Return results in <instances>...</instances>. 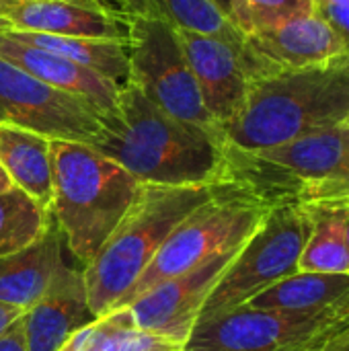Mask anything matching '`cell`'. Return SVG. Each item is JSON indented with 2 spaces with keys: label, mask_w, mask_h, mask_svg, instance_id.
<instances>
[{
  "label": "cell",
  "mask_w": 349,
  "mask_h": 351,
  "mask_svg": "<svg viewBox=\"0 0 349 351\" xmlns=\"http://www.w3.org/2000/svg\"><path fill=\"white\" fill-rule=\"evenodd\" d=\"M269 206L247 193L237 183L220 177L214 183V193L197 206L165 241L150 265L115 304L130 306L150 288L177 278L204 261L234 251L259 228Z\"/></svg>",
  "instance_id": "cell-5"
},
{
  "label": "cell",
  "mask_w": 349,
  "mask_h": 351,
  "mask_svg": "<svg viewBox=\"0 0 349 351\" xmlns=\"http://www.w3.org/2000/svg\"><path fill=\"white\" fill-rule=\"evenodd\" d=\"M348 302H349V298H348Z\"/></svg>",
  "instance_id": "cell-38"
},
{
  "label": "cell",
  "mask_w": 349,
  "mask_h": 351,
  "mask_svg": "<svg viewBox=\"0 0 349 351\" xmlns=\"http://www.w3.org/2000/svg\"><path fill=\"white\" fill-rule=\"evenodd\" d=\"M348 121L349 56H344L251 78L245 103L222 136L237 150L257 152Z\"/></svg>",
  "instance_id": "cell-2"
},
{
  "label": "cell",
  "mask_w": 349,
  "mask_h": 351,
  "mask_svg": "<svg viewBox=\"0 0 349 351\" xmlns=\"http://www.w3.org/2000/svg\"><path fill=\"white\" fill-rule=\"evenodd\" d=\"M51 218L82 269L134 204L140 181L82 142L51 140Z\"/></svg>",
  "instance_id": "cell-3"
},
{
  "label": "cell",
  "mask_w": 349,
  "mask_h": 351,
  "mask_svg": "<svg viewBox=\"0 0 349 351\" xmlns=\"http://www.w3.org/2000/svg\"><path fill=\"white\" fill-rule=\"evenodd\" d=\"M0 123L88 146L101 134V113L86 99L53 88L4 58H0Z\"/></svg>",
  "instance_id": "cell-9"
},
{
  "label": "cell",
  "mask_w": 349,
  "mask_h": 351,
  "mask_svg": "<svg viewBox=\"0 0 349 351\" xmlns=\"http://www.w3.org/2000/svg\"><path fill=\"white\" fill-rule=\"evenodd\" d=\"M0 29H4V23H2V19H0Z\"/></svg>",
  "instance_id": "cell-36"
},
{
  "label": "cell",
  "mask_w": 349,
  "mask_h": 351,
  "mask_svg": "<svg viewBox=\"0 0 349 351\" xmlns=\"http://www.w3.org/2000/svg\"><path fill=\"white\" fill-rule=\"evenodd\" d=\"M53 224L51 212L41 208L23 189L0 191V257L37 243Z\"/></svg>",
  "instance_id": "cell-23"
},
{
  "label": "cell",
  "mask_w": 349,
  "mask_h": 351,
  "mask_svg": "<svg viewBox=\"0 0 349 351\" xmlns=\"http://www.w3.org/2000/svg\"><path fill=\"white\" fill-rule=\"evenodd\" d=\"M8 31H35L68 37L115 39L130 37V21L103 0H12L0 4Z\"/></svg>",
  "instance_id": "cell-13"
},
{
  "label": "cell",
  "mask_w": 349,
  "mask_h": 351,
  "mask_svg": "<svg viewBox=\"0 0 349 351\" xmlns=\"http://www.w3.org/2000/svg\"><path fill=\"white\" fill-rule=\"evenodd\" d=\"M128 37L130 82L165 113L222 134L208 113L177 29L160 19L132 16Z\"/></svg>",
  "instance_id": "cell-7"
},
{
  "label": "cell",
  "mask_w": 349,
  "mask_h": 351,
  "mask_svg": "<svg viewBox=\"0 0 349 351\" xmlns=\"http://www.w3.org/2000/svg\"><path fill=\"white\" fill-rule=\"evenodd\" d=\"M25 313L21 308H14V306H6V304H0V335L16 321L21 319Z\"/></svg>",
  "instance_id": "cell-31"
},
{
  "label": "cell",
  "mask_w": 349,
  "mask_h": 351,
  "mask_svg": "<svg viewBox=\"0 0 349 351\" xmlns=\"http://www.w3.org/2000/svg\"><path fill=\"white\" fill-rule=\"evenodd\" d=\"M4 2H12V0H0V4H4Z\"/></svg>",
  "instance_id": "cell-35"
},
{
  "label": "cell",
  "mask_w": 349,
  "mask_h": 351,
  "mask_svg": "<svg viewBox=\"0 0 349 351\" xmlns=\"http://www.w3.org/2000/svg\"><path fill=\"white\" fill-rule=\"evenodd\" d=\"M304 351H349V321L309 346Z\"/></svg>",
  "instance_id": "cell-28"
},
{
  "label": "cell",
  "mask_w": 349,
  "mask_h": 351,
  "mask_svg": "<svg viewBox=\"0 0 349 351\" xmlns=\"http://www.w3.org/2000/svg\"><path fill=\"white\" fill-rule=\"evenodd\" d=\"M331 202H339V204H349V195L341 197V199H331Z\"/></svg>",
  "instance_id": "cell-34"
},
{
  "label": "cell",
  "mask_w": 349,
  "mask_h": 351,
  "mask_svg": "<svg viewBox=\"0 0 349 351\" xmlns=\"http://www.w3.org/2000/svg\"><path fill=\"white\" fill-rule=\"evenodd\" d=\"M169 341L150 335L146 331H140L138 327H128L123 331H119L103 351H154L163 346H167ZM175 346V343H173Z\"/></svg>",
  "instance_id": "cell-27"
},
{
  "label": "cell",
  "mask_w": 349,
  "mask_h": 351,
  "mask_svg": "<svg viewBox=\"0 0 349 351\" xmlns=\"http://www.w3.org/2000/svg\"><path fill=\"white\" fill-rule=\"evenodd\" d=\"M177 35L202 101L222 132L241 111L249 88L243 45L183 29H177Z\"/></svg>",
  "instance_id": "cell-12"
},
{
  "label": "cell",
  "mask_w": 349,
  "mask_h": 351,
  "mask_svg": "<svg viewBox=\"0 0 349 351\" xmlns=\"http://www.w3.org/2000/svg\"><path fill=\"white\" fill-rule=\"evenodd\" d=\"M243 35L247 31V25H245V14H243V6H241V0H210Z\"/></svg>",
  "instance_id": "cell-30"
},
{
  "label": "cell",
  "mask_w": 349,
  "mask_h": 351,
  "mask_svg": "<svg viewBox=\"0 0 349 351\" xmlns=\"http://www.w3.org/2000/svg\"><path fill=\"white\" fill-rule=\"evenodd\" d=\"M239 249L216 255L202 265L171 278L138 296L128 306L136 327L183 348L200 319L206 298Z\"/></svg>",
  "instance_id": "cell-11"
},
{
  "label": "cell",
  "mask_w": 349,
  "mask_h": 351,
  "mask_svg": "<svg viewBox=\"0 0 349 351\" xmlns=\"http://www.w3.org/2000/svg\"><path fill=\"white\" fill-rule=\"evenodd\" d=\"M0 167L14 187L49 210L53 193V156L47 136L0 123Z\"/></svg>",
  "instance_id": "cell-18"
},
{
  "label": "cell",
  "mask_w": 349,
  "mask_h": 351,
  "mask_svg": "<svg viewBox=\"0 0 349 351\" xmlns=\"http://www.w3.org/2000/svg\"><path fill=\"white\" fill-rule=\"evenodd\" d=\"M348 56L335 31L315 12L257 27L245 35L243 64L249 80L278 70L327 64Z\"/></svg>",
  "instance_id": "cell-10"
},
{
  "label": "cell",
  "mask_w": 349,
  "mask_h": 351,
  "mask_svg": "<svg viewBox=\"0 0 349 351\" xmlns=\"http://www.w3.org/2000/svg\"><path fill=\"white\" fill-rule=\"evenodd\" d=\"M0 351H29L25 339V327L23 317L16 319L2 335H0Z\"/></svg>",
  "instance_id": "cell-29"
},
{
  "label": "cell",
  "mask_w": 349,
  "mask_h": 351,
  "mask_svg": "<svg viewBox=\"0 0 349 351\" xmlns=\"http://www.w3.org/2000/svg\"><path fill=\"white\" fill-rule=\"evenodd\" d=\"M348 321V300L321 313H280L245 304L197 321L183 351H304Z\"/></svg>",
  "instance_id": "cell-8"
},
{
  "label": "cell",
  "mask_w": 349,
  "mask_h": 351,
  "mask_svg": "<svg viewBox=\"0 0 349 351\" xmlns=\"http://www.w3.org/2000/svg\"><path fill=\"white\" fill-rule=\"evenodd\" d=\"M306 241L298 271L349 276V206L339 202H306Z\"/></svg>",
  "instance_id": "cell-19"
},
{
  "label": "cell",
  "mask_w": 349,
  "mask_h": 351,
  "mask_svg": "<svg viewBox=\"0 0 349 351\" xmlns=\"http://www.w3.org/2000/svg\"><path fill=\"white\" fill-rule=\"evenodd\" d=\"M107 6L132 16H150L169 23L175 29L212 35L234 45L245 43V35L210 0H103Z\"/></svg>",
  "instance_id": "cell-21"
},
{
  "label": "cell",
  "mask_w": 349,
  "mask_h": 351,
  "mask_svg": "<svg viewBox=\"0 0 349 351\" xmlns=\"http://www.w3.org/2000/svg\"><path fill=\"white\" fill-rule=\"evenodd\" d=\"M313 12L335 31L349 56V0H313Z\"/></svg>",
  "instance_id": "cell-26"
},
{
  "label": "cell",
  "mask_w": 349,
  "mask_h": 351,
  "mask_svg": "<svg viewBox=\"0 0 349 351\" xmlns=\"http://www.w3.org/2000/svg\"><path fill=\"white\" fill-rule=\"evenodd\" d=\"M93 148L140 183L171 187L216 183L226 156L222 134L165 113L130 80L119 86L115 107L101 113Z\"/></svg>",
  "instance_id": "cell-1"
},
{
  "label": "cell",
  "mask_w": 349,
  "mask_h": 351,
  "mask_svg": "<svg viewBox=\"0 0 349 351\" xmlns=\"http://www.w3.org/2000/svg\"><path fill=\"white\" fill-rule=\"evenodd\" d=\"M2 31L21 43L47 49L84 68H91L119 86L125 84L130 78V60H128L125 41L49 35V33H35V31H8V29H2Z\"/></svg>",
  "instance_id": "cell-22"
},
{
  "label": "cell",
  "mask_w": 349,
  "mask_h": 351,
  "mask_svg": "<svg viewBox=\"0 0 349 351\" xmlns=\"http://www.w3.org/2000/svg\"><path fill=\"white\" fill-rule=\"evenodd\" d=\"M214 193L210 185H150L142 183L140 191L97 251L95 259L82 269L88 306L97 317L107 315L136 284L150 265L169 234Z\"/></svg>",
  "instance_id": "cell-4"
},
{
  "label": "cell",
  "mask_w": 349,
  "mask_h": 351,
  "mask_svg": "<svg viewBox=\"0 0 349 351\" xmlns=\"http://www.w3.org/2000/svg\"><path fill=\"white\" fill-rule=\"evenodd\" d=\"M349 298V276L296 271L255 298L247 306L280 313H321Z\"/></svg>",
  "instance_id": "cell-20"
},
{
  "label": "cell",
  "mask_w": 349,
  "mask_h": 351,
  "mask_svg": "<svg viewBox=\"0 0 349 351\" xmlns=\"http://www.w3.org/2000/svg\"><path fill=\"white\" fill-rule=\"evenodd\" d=\"M241 6L247 25L245 35L257 27H265L282 19L313 12V0H241Z\"/></svg>",
  "instance_id": "cell-25"
},
{
  "label": "cell",
  "mask_w": 349,
  "mask_h": 351,
  "mask_svg": "<svg viewBox=\"0 0 349 351\" xmlns=\"http://www.w3.org/2000/svg\"><path fill=\"white\" fill-rule=\"evenodd\" d=\"M348 152L349 121L251 154L269 175L288 185L298 202L300 189L304 185L333 177L344 167Z\"/></svg>",
  "instance_id": "cell-15"
},
{
  "label": "cell",
  "mask_w": 349,
  "mask_h": 351,
  "mask_svg": "<svg viewBox=\"0 0 349 351\" xmlns=\"http://www.w3.org/2000/svg\"><path fill=\"white\" fill-rule=\"evenodd\" d=\"M0 58L8 60L16 68L25 70L27 74L35 76L37 80L53 88L86 99L93 107L99 109V113H107L115 107L119 84L68 58H62L58 53H51L35 45L21 43L8 37L2 29H0Z\"/></svg>",
  "instance_id": "cell-16"
},
{
  "label": "cell",
  "mask_w": 349,
  "mask_h": 351,
  "mask_svg": "<svg viewBox=\"0 0 349 351\" xmlns=\"http://www.w3.org/2000/svg\"><path fill=\"white\" fill-rule=\"evenodd\" d=\"M128 327H136L132 311L128 306L113 308L82 327L80 331H76L58 351H103L119 331Z\"/></svg>",
  "instance_id": "cell-24"
},
{
  "label": "cell",
  "mask_w": 349,
  "mask_h": 351,
  "mask_svg": "<svg viewBox=\"0 0 349 351\" xmlns=\"http://www.w3.org/2000/svg\"><path fill=\"white\" fill-rule=\"evenodd\" d=\"M10 187H14V185L10 183L8 175H6V173H4V169L0 167V191H6V189H10Z\"/></svg>",
  "instance_id": "cell-32"
},
{
  "label": "cell",
  "mask_w": 349,
  "mask_h": 351,
  "mask_svg": "<svg viewBox=\"0 0 349 351\" xmlns=\"http://www.w3.org/2000/svg\"><path fill=\"white\" fill-rule=\"evenodd\" d=\"M348 206H349V204H348ZM348 237H349V222H348Z\"/></svg>",
  "instance_id": "cell-37"
},
{
  "label": "cell",
  "mask_w": 349,
  "mask_h": 351,
  "mask_svg": "<svg viewBox=\"0 0 349 351\" xmlns=\"http://www.w3.org/2000/svg\"><path fill=\"white\" fill-rule=\"evenodd\" d=\"M62 263V234L53 222L31 247L0 257V304L29 311L43 296Z\"/></svg>",
  "instance_id": "cell-17"
},
{
  "label": "cell",
  "mask_w": 349,
  "mask_h": 351,
  "mask_svg": "<svg viewBox=\"0 0 349 351\" xmlns=\"http://www.w3.org/2000/svg\"><path fill=\"white\" fill-rule=\"evenodd\" d=\"M154 351H183L181 346H173V343H167V346H163V348H158V350Z\"/></svg>",
  "instance_id": "cell-33"
},
{
  "label": "cell",
  "mask_w": 349,
  "mask_h": 351,
  "mask_svg": "<svg viewBox=\"0 0 349 351\" xmlns=\"http://www.w3.org/2000/svg\"><path fill=\"white\" fill-rule=\"evenodd\" d=\"M99 319L88 306L82 269L62 263L43 296L23 315L29 351H58L76 331Z\"/></svg>",
  "instance_id": "cell-14"
},
{
  "label": "cell",
  "mask_w": 349,
  "mask_h": 351,
  "mask_svg": "<svg viewBox=\"0 0 349 351\" xmlns=\"http://www.w3.org/2000/svg\"><path fill=\"white\" fill-rule=\"evenodd\" d=\"M306 241V214L302 204L272 206L259 228L237 251L204 302L197 321L214 319L239 306L298 271Z\"/></svg>",
  "instance_id": "cell-6"
}]
</instances>
